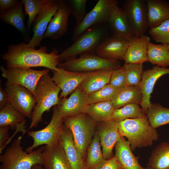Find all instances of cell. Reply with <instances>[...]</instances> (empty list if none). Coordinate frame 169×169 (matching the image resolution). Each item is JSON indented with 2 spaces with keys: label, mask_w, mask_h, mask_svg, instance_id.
<instances>
[{
  "label": "cell",
  "mask_w": 169,
  "mask_h": 169,
  "mask_svg": "<svg viewBox=\"0 0 169 169\" xmlns=\"http://www.w3.org/2000/svg\"><path fill=\"white\" fill-rule=\"evenodd\" d=\"M58 51L54 47L49 53L45 46L38 49L28 47L22 42L9 45L7 51L2 55L6 62L7 68L30 69L31 67H44L52 70H58L60 63Z\"/></svg>",
  "instance_id": "obj_1"
},
{
  "label": "cell",
  "mask_w": 169,
  "mask_h": 169,
  "mask_svg": "<svg viewBox=\"0 0 169 169\" xmlns=\"http://www.w3.org/2000/svg\"><path fill=\"white\" fill-rule=\"evenodd\" d=\"M61 90L53 80L49 73L42 76L37 85L34 96L36 104L31 117V124L25 133L37 127L42 121V115L49 111L51 107L61 104L63 99L59 98Z\"/></svg>",
  "instance_id": "obj_2"
},
{
  "label": "cell",
  "mask_w": 169,
  "mask_h": 169,
  "mask_svg": "<svg viewBox=\"0 0 169 169\" xmlns=\"http://www.w3.org/2000/svg\"><path fill=\"white\" fill-rule=\"evenodd\" d=\"M118 123L120 135L127 139L133 151L137 148L151 146L158 139L157 131L150 124L146 115L125 119Z\"/></svg>",
  "instance_id": "obj_3"
},
{
  "label": "cell",
  "mask_w": 169,
  "mask_h": 169,
  "mask_svg": "<svg viewBox=\"0 0 169 169\" xmlns=\"http://www.w3.org/2000/svg\"><path fill=\"white\" fill-rule=\"evenodd\" d=\"M22 136L15 139L0 155V169H32L36 164L42 165L44 146L28 153L21 144Z\"/></svg>",
  "instance_id": "obj_4"
},
{
  "label": "cell",
  "mask_w": 169,
  "mask_h": 169,
  "mask_svg": "<svg viewBox=\"0 0 169 169\" xmlns=\"http://www.w3.org/2000/svg\"><path fill=\"white\" fill-rule=\"evenodd\" d=\"M108 23L99 24L87 30L69 47L59 55L60 63L67 59L87 53H95L100 42L109 35Z\"/></svg>",
  "instance_id": "obj_5"
},
{
  "label": "cell",
  "mask_w": 169,
  "mask_h": 169,
  "mask_svg": "<svg viewBox=\"0 0 169 169\" xmlns=\"http://www.w3.org/2000/svg\"><path fill=\"white\" fill-rule=\"evenodd\" d=\"M63 121L71 132L75 145L85 160L87 148L96 132V122L85 112L64 117Z\"/></svg>",
  "instance_id": "obj_6"
},
{
  "label": "cell",
  "mask_w": 169,
  "mask_h": 169,
  "mask_svg": "<svg viewBox=\"0 0 169 169\" xmlns=\"http://www.w3.org/2000/svg\"><path fill=\"white\" fill-rule=\"evenodd\" d=\"M121 67L118 60L104 58L95 53H85L80 55L79 58H68L57 66L68 71L82 72L105 69L115 70Z\"/></svg>",
  "instance_id": "obj_7"
},
{
  "label": "cell",
  "mask_w": 169,
  "mask_h": 169,
  "mask_svg": "<svg viewBox=\"0 0 169 169\" xmlns=\"http://www.w3.org/2000/svg\"><path fill=\"white\" fill-rule=\"evenodd\" d=\"M53 110L51 119L47 126L38 131H28V135L33 138V143L26 149L25 151L27 152H32L35 148L42 145L53 147L59 144L64 128L63 118L58 105L53 106Z\"/></svg>",
  "instance_id": "obj_8"
},
{
  "label": "cell",
  "mask_w": 169,
  "mask_h": 169,
  "mask_svg": "<svg viewBox=\"0 0 169 169\" xmlns=\"http://www.w3.org/2000/svg\"><path fill=\"white\" fill-rule=\"evenodd\" d=\"M118 4L116 0H99L93 8L74 28L72 41L74 42L83 33L95 25L107 23L113 10Z\"/></svg>",
  "instance_id": "obj_9"
},
{
  "label": "cell",
  "mask_w": 169,
  "mask_h": 169,
  "mask_svg": "<svg viewBox=\"0 0 169 169\" xmlns=\"http://www.w3.org/2000/svg\"><path fill=\"white\" fill-rule=\"evenodd\" d=\"M0 69L2 76L7 79L5 87L20 85L28 89L34 96L40 79L49 72L48 69L40 70L15 67H7L6 69L3 66H1Z\"/></svg>",
  "instance_id": "obj_10"
},
{
  "label": "cell",
  "mask_w": 169,
  "mask_h": 169,
  "mask_svg": "<svg viewBox=\"0 0 169 169\" xmlns=\"http://www.w3.org/2000/svg\"><path fill=\"white\" fill-rule=\"evenodd\" d=\"M134 36L144 35L149 28L147 3L145 0H126L122 8Z\"/></svg>",
  "instance_id": "obj_11"
},
{
  "label": "cell",
  "mask_w": 169,
  "mask_h": 169,
  "mask_svg": "<svg viewBox=\"0 0 169 169\" xmlns=\"http://www.w3.org/2000/svg\"><path fill=\"white\" fill-rule=\"evenodd\" d=\"M59 0H44L42 9L32 24L33 35L28 46L35 48L40 46L48 26L60 6Z\"/></svg>",
  "instance_id": "obj_12"
},
{
  "label": "cell",
  "mask_w": 169,
  "mask_h": 169,
  "mask_svg": "<svg viewBox=\"0 0 169 169\" xmlns=\"http://www.w3.org/2000/svg\"><path fill=\"white\" fill-rule=\"evenodd\" d=\"M4 90L9 103L25 117L30 119L36 104L32 93L25 87L18 85L5 87Z\"/></svg>",
  "instance_id": "obj_13"
},
{
  "label": "cell",
  "mask_w": 169,
  "mask_h": 169,
  "mask_svg": "<svg viewBox=\"0 0 169 169\" xmlns=\"http://www.w3.org/2000/svg\"><path fill=\"white\" fill-rule=\"evenodd\" d=\"M52 70V79L61 90L59 98L63 99L79 87L82 82L90 75L92 71L72 72L59 68Z\"/></svg>",
  "instance_id": "obj_14"
},
{
  "label": "cell",
  "mask_w": 169,
  "mask_h": 169,
  "mask_svg": "<svg viewBox=\"0 0 169 169\" xmlns=\"http://www.w3.org/2000/svg\"><path fill=\"white\" fill-rule=\"evenodd\" d=\"M96 132L100 139L104 158L108 160L112 157L113 150L121 136L119 131L118 122L111 120L96 122Z\"/></svg>",
  "instance_id": "obj_15"
},
{
  "label": "cell",
  "mask_w": 169,
  "mask_h": 169,
  "mask_svg": "<svg viewBox=\"0 0 169 169\" xmlns=\"http://www.w3.org/2000/svg\"><path fill=\"white\" fill-rule=\"evenodd\" d=\"M129 41L113 35L106 36L99 44L95 53L106 59L124 60Z\"/></svg>",
  "instance_id": "obj_16"
},
{
  "label": "cell",
  "mask_w": 169,
  "mask_h": 169,
  "mask_svg": "<svg viewBox=\"0 0 169 169\" xmlns=\"http://www.w3.org/2000/svg\"><path fill=\"white\" fill-rule=\"evenodd\" d=\"M169 74V68L155 65L150 69L143 71L140 85L142 93V101L140 104L144 113L146 115L151 103L150 100L154 85L162 75Z\"/></svg>",
  "instance_id": "obj_17"
},
{
  "label": "cell",
  "mask_w": 169,
  "mask_h": 169,
  "mask_svg": "<svg viewBox=\"0 0 169 169\" xmlns=\"http://www.w3.org/2000/svg\"><path fill=\"white\" fill-rule=\"evenodd\" d=\"M90 104L88 95L79 87L77 88L68 98H65L58 107L63 118L73 116L84 112Z\"/></svg>",
  "instance_id": "obj_18"
},
{
  "label": "cell",
  "mask_w": 169,
  "mask_h": 169,
  "mask_svg": "<svg viewBox=\"0 0 169 169\" xmlns=\"http://www.w3.org/2000/svg\"><path fill=\"white\" fill-rule=\"evenodd\" d=\"M59 7L51 20L44 38L57 39L62 37L67 31L70 11L65 0H59Z\"/></svg>",
  "instance_id": "obj_19"
},
{
  "label": "cell",
  "mask_w": 169,
  "mask_h": 169,
  "mask_svg": "<svg viewBox=\"0 0 169 169\" xmlns=\"http://www.w3.org/2000/svg\"><path fill=\"white\" fill-rule=\"evenodd\" d=\"M149 37L145 34L133 36L130 41L124 57L125 63L143 64L148 62L147 51Z\"/></svg>",
  "instance_id": "obj_20"
},
{
  "label": "cell",
  "mask_w": 169,
  "mask_h": 169,
  "mask_svg": "<svg viewBox=\"0 0 169 169\" xmlns=\"http://www.w3.org/2000/svg\"><path fill=\"white\" fill-rule=\"evenodd\" d=\"M59 144L64 150L72 169H86L84 159L75 145L71 132L64 124Z\"/></svg>",
  "instance_id": "obj_21"
},
{
  "label": "cell",
  "mask_w": 169,
  "mask_h": 169,
  "mask_svg": "<svg viewBox=\"0 0 169 169\" xmlns=\"http://www.w3.org/2000/svg\"><path fill=\"white\" fill-rule=\"evenodd\" d=\"M107 23L112 35L130 41L134 33L122 8L117 6L113 10Z\"/></svg>",
  "instance_id": "obj_22"
},
{
  "label": "cell",
  "mask_w": 169,
  "mask_h": 169,
  "mask_svg": "<svg viewBox=\"0 0 169 169\" xmlns=\"http://www.w3.org/2000/svg\"><path fill=\"white\" fill-rule=\"evenodd\" d=\"M42 166L45 169H72L64 152L59 144L44 146Z\"/></svg>",
  "instance_id": "obj_23"
},
{
  "label": "cell",
  "mask_w": 169,
  "mask_h": 169,
  "mask_svg": "<svg viewBox=\"0 0 169 169\" xmlns=\"http://www.w3.org/2000/svg\"><path fill=\"white\" fill-rule=\"evenodd\" d=\"M130 143L121 136L115 146L114 155L122 169H146L139 164V157L135 156L132 151Z\"/></svg>",
  "instance_id": "obj_24"
},
{
  "label": "cell",
  "mask_w": 169,
  "mask_h": 169,
  "mask_svg": "<svg viewBox=\"0 0 169 169\" xmlns=\"http://www.w3.org/2000/svg\"><path fill=\"white\" fill-rule=\"evenodd\" d=\"M148 24L150 28H156L169 19V3L164 0H146Z\"/></svg>",
  "instance_id": "obj_25"
},
{
  "label": "cell",
  "mask_w": 169,
  "mask_h": 169,
  "mask_svg": "<svg viewBox=\"0 0 169 169\" xmlns=\"http://www.w3.org/2000/svg\"><path fill=\"white\" fill-rule=\"evenodd\" d=\"M142 97L140 85L126 86L117 90L111 101L116 109L130 104H140Z\"/></svg>",
  "instance_id": "obj_26"
},
{
  "label": "cell",
  "mask_w": 169,
  "mask_h": 169,
  "mask_svg": "<svg viewBox=\"0 0 169 169\" xmlns=\"http://www.w3.org/2000/svg\"><path fill=\"white\" fill-rule=\"evenodd\" d=\"M114 70L105 69L93 71L82 82L79 87L88 95L94 92L109 84Z\"/></svg>",
  "instance_id": "obj_27"
},
{
  "label": "cell",
  "mask_w": 169,
  "mask_h": 169,
  "mask_svg": "<svg viewBox=\"0 0 169 169\" xmlns=\"http://www.w3.org/2000/svg\"><path fill=\"white\" fill-rule=\"evenodd\" d=\"M23 6L21 1L8 10L0 11V19L3 22L15 28L23 35L26 36L27 32Z\"/></svg>",
  "instance_id": "obj_28"
},
{
  "label": "cell",
  "mask_w": 169,
  "mask_h": 169,
  "mask_svg": "<svg viewBox=\"0 0 169 169\" xmlns=\"http://www.w3.org/2000/svg\"><path fill=\"white\" fill-rule=\"evenodd\" d=\"M106 160L104 157L100 138L96 131L87 150L85 160L86 169H99Z\"/></svg>",
  "instance_id": "obj_29"
},
{
  "label": "cell",
  "mask_w": 169,
  "mask_h": 169,
  "mask_svg": "<svg viewBox=\"0 0 169 169\" xmlns=\"http://www.w3.org/2000/svg\"><path fill=\"white\" fill-rule=\"evenodd\" d=\"M147 166L154 169H169V142H162L154 148Z\"/></svg>",
  "instance_id": "obj_30"
},
{
  "label": "cell",
  "mask_w": 169,
  "mask_h": 169,
  "mask_svg": "<svg viewBox=\"0 0 169 169\" xmlns=\"http://www.w3.org/2000/svg\"><path fill=\"white\" fill-rule=\"evenodd\" d=\"M115 109L111 101L90 104L85 109L86 113L96 122L110 120Z\"/></svg>",
  "instance_id": "obj_31"
},
{
  "label": "cell",
  "mask_w": 169,
  "mask_h": 169,
  "mask_svg": "<svg viewBox=\"0 0 169 169\" xmlns=\"http://www.w3.org/2000/svg\"><path fill=\"white\" fill-rule=\"evenodd\" d=\"M147 57L148 62L153 65L164 67L169 66L168 44H156L150 42Z\"/></svg>",
  "instance_id": "obj_32"
},
{
  "label": "cell",
  "mask_w": 169,
  "mask_h": 169,
  "mask_svg": "<svg viewBox=\"0 0 169 169\" xmlns=\"http://www.w3.org/2000/svg\"><path fill=\"white\" fill-rule=\"evenodd\" d=\"M26 117L9 103L0 111V126H8L13 130L26 120Z\"/></svg>",
  "instance_id": "obj_33"
},
{
  "label": "cell",
  "mask_w": 169,
  "mask_h": 169,
  "mask_svg": "<svg viewBox=\"0 0 169 169\" xmlns=\"http://www.w3.org/2000/svg\"><path fill=\"white\" fill-rule=\"evenodd\" d=\"M146 115L150 124L154 129L169 124V108L160 104L151 103Z\"/></svg>",
  "instance_id": "obj_34"
},
{
  "label": "cell",
  "mask_w": 169,
  "mask_h": 169,
  "mask_svg": "<svg viewBox=\"0 0 169 169\" xmlns=\"http://www.w3.org/2000/svg\"><path fill=\"white\" fill-rule=\"evenodd\" d=\"M145 115L139 104L132 103L115 109L111 120L119 122L125 119L141 117Z\"/></svg>",
  "instance_id": "obj_35"
},
{
  "label": "cell",
  "mask_w": 169,
  "mask_h": 169,
  "mask_svg": "<svg viewBox=\"0 0 169 169\" xmlns=\"http://www.w3.org/2000/svg\"><path fill=\"white\" fill-rule=\"evenodd\" d=\"M128 86L140 85L143 72V64L125 63L123 66Z\"/></svg>",
  "instance_id": "obj_36"
},
{
  "label": "cell",
  "mask_w": 169,
  "mask_h": 169,
  "mask_svg": "<svg viewBox=\"0 0 169 169\" xmlns=\"http://www.w3.org/2000/svg\"><path fill=\"white\" fill-rule=\"evenodd\" d=\"M21 1L24 7L25 15L28 16L27 28L29 31L35 19L42 9L44 0H22Z\"/></svg>",
  "instance_id": "obj_37"
},
{
  "label": "cell",
  "mask_w": 169,
  "mask_h": 169,
  "mask_svg": "<svg viewBox=\"0 0 169 169\" xmlns=\"http://www.w3.org/2000/svg\"><path fill=\"white\" fill-rule=\"evenodd\" d=\"M117 90L109 84H107L88 95L90 104L111 101Z\"/></svg>",
  "instance_id": "obj_38"
},
{
  "label": "cell",
  "mask_w": 169,
  "mask_h": 169,
  "mask_svg": "<svg viewBox=\"0 0 169 169\" xmlns=\"http://www.w3.org/2000/svg\"><path fill=\"white\" fill-rule=\"evenodd\" d=\"M71 14L75 19L76 25L79 24L86 14V0H65Z\"/></svg>",
  "instance_id": "obj_39"
},
{
  "label": "cell",
  "mask_w": 169,
  "mask_h": 169,
  "mask_svg": "<svg viewBox=\"0 0 169 169\" xmlns=\"http://www.w3.org/2000/svg\"><path fill=\"white\" fill-rule=\"evenodd\" d=\"M149 33L154 40L161 44L169 43V19L158 27L150 28Z\"/></svg>",
  "instance_id": "obj_40"
},
{
  "label": "cell",
  "mask_w": 169,
  "mask_h": 169,
  "mask_svg": "<svg viewBox=\"0 0 169 169\" xmlns=\"http://www.w3.org/2000/svg\"><path fill=\"white\" fill-rule=\"evenodd\" d=\"M109 84L116 90L128 86L126 75L122 67L113 71Z\"/></svg>",
  "instance_id": "obj_41"
},
{
  "label": "cell",
  "mask_w": 169,
  "mask_h": 169,
  "mask_svg": "<svg viewBox=\"0 0 169 169\" xmlns=\"http://www.w3.org/2000/svg\"><path fill=\"white\" fill-rule=\"evenodd\" d=\"M8 126H0V153L2 151L5 143L9 138V130Z\"/></svg>",
  "instance_id": "obj_42"
},
{
  "label": "cell",
  "mask_w": 169,
  "mask_h": 169,
  "mask_svg": "<svg viewBox=\"0 0 169 169\" xmlns=\"http://www.w3.org/2000/svg\"><path fill=\"white\" fill-rule=\"evenodd\" d=\"M99 169H122L115 156H114L110 159L106 160Z\"/></svg>",
  "instance_id": "obj_43"
},
{
  "label": "cell",
  "mask_w": 169,
  "mask_h": 169,
  "mask_svg": "<svg viewBox=\"0 0 169 169\" xmlns=\"http://www.w3.org/2000/svg\"><path fill=\"white\" fill-rule=\"evenodd\" d=\"M9 103L7 94L2 86L1 79L0 82V110L2 109Z\"/></svg>",
  "instance_id": "obj_44"
},
{
  "label": "cell",
  "mask_w": 169,
  "mask_h": 169,
  "mask_svg": "<svg viewBox=\"0 0 169 169\" xmlns=\"http://www.w3.org/2000/svg\"><path fill=\"white\" fill-rule=\"evenodd\" d=\"M19 2L17 0H0V11L8 10L16 5Z\"/></svg>",
  "instance_id": "obj_45"
},
{
  "label": "cell",
  "mask_w": 169,
  "mask_h": 169,
  "mask_svg": "<svg viewBox=\"0 0 169 169\" xmlns=\"http://www.w3.org/2000/svg\"><path fill=\"white\" fill-rule=\"evenodd\" d=\"M32 169H45L42 165L39 164H36L32 168Z\"/></svg>",
  "instance_id": "obj_46"
},
{
  "label": "cell",
  "mask_w": 169,
  "mask_h": 169,
  "mask_svg": "<svg viewBox=\"0 0 169 169\" xmlns=\"http://www.w3.org/2000/svg\"><path fill=\"white\" fill-rule=\"evenodd\" d=\"M146 169H153V168H151V167H149V166H147L146 167Z\"/></svg>",
  "instance_id": "obj_47"
},
{
  "label": "cell",
  "mask_w": 169,
  "mask_h": 169,
  "mask_svg": "<svg viewBox=\"0 0 169 169\" xmlns=\"http://www.w3.org/2000/svg\"><path fill=\"white\" fill-rule=\"evenodd\" d=\"M169 45V43L168 44Z\"/></svg>",
  "instance_id": "obj_48"
}]
</instances>
